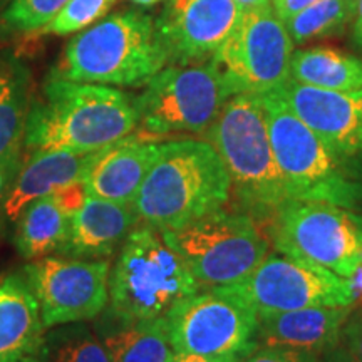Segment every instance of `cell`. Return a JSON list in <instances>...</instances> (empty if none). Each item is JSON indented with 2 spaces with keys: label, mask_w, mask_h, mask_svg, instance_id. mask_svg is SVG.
Listing matches in <instances>:
<instances>
[{
  "label": "cell",
  "mask_w": 362,
  "mask_h": 362,
  "mask_svg": "<svg viewBox=\"0 0 362 362\" xmlns=\"http://www.w3.org/2000/svg\"><path fill=\"white\" fill-rule=\"evenodd\" d=\"M205 136L232 180L233 208L267 228L292 198L272 149L259 94L230 98Z\"/></svg>",
  "instance_id": "7a4b0ae2"
},
{
  "label": "cell",
  "mask_w": 362,
  "mask_h": 362,
  "mask_svg": "<svg viewBox=\"0 0 362 362\" xmlns=\"http://www.w3.org/2000/svg\"><path fill=\"white\" fill-rule=\"evenodd\" d=\"M13 235L17 252L24 259L37 260L57 253L67 233L69 215L59 205L54 194L30 202L17 216Z\"/></svg>",
  "instance_id": "7402d4cb"
},
{
  "label": "cell",
  "mask_w": 362,
  "mask_h": 362,
  "mask_svg": "<svg viewBox=\"0 0 362 362\" xmlns=\"http://www.w3.org/2000/svg\"><path fill=\"white\" fill-rule=\"evenodd\" d=\"M344 349L356 362H362V309L354 305L349 319L342 329L341 341Z\"/></svg>",
  "instance_id": "f546056e"
},
{
  "label": "cell",
  "mask_w": 362,
  "mask_h": 362,
  "mask_svg": "<svg viewBox=\"0 0 362 362\" xmlns=\"http://www.w3.org/2000/svg\"><path fill=\"white\" fill-rule=\"evenodd\" d=\"M69 0H12L2 24L19 33H37L57 16Z\"/></svg>",
  "instance_id": "4316f807"
},
{
  "label": "cell",
  "mask_w": 362,
  "mask_h": 362,
  "mask_svg": "<svg viewBox=\"0 0 362 362\" xmlns=\"http://www.w3.org/2000/svg\"><path fill=\"white\" fill-rule=\"evenodd\" d=\"M265 110L272 149L292 200L320 202L362 210V183L339 170L327 148L279 89L259 94Z\"/></svg>",
  "instance_id": "8992f818"
},
{
  "label": "cell",
  "mask_w": 362,
  "mask_h": 362,
  "mask_svg": "<svg viewBox=\"0 0 362 362\" xmlns=\"http://www.w3.org/2000/svg\"><path fill=\"white\" fill-rule=\"evenodd\" d=\"M347 280H349L352 296H354V305L362 309V264L352 272Z\"/></svg>",
  "instance_id": "836d02e7"
},
{
  "label": "cell",
  "mask_w": 362,
  "mask_h": 362,
  "mask_svg": "<svg viewBox=\"0 0 362 362\" xmlns=\"http://www.w3.org/2000/svg\"><path fill=\"white\" fill-rule=\"evenodd\" d=\"M168 66L156 21L139 11L112 13L66 45L62 78L103 86H143Z\"/></svg>",
  "instance_id": "277c9868"
},
{
  "label": "cell",
  "mask_w": 362,
  "mask_h": 362,
  "mask_svg": "<svg viewBox=\"0 0 362 362\" xmlns=\"http://www.w3.org/2000/svg\"><path fill=\"white\" fill-rule=\"evenodd\" d=\"M134 4H138V6H143V7H149V6H155V4L161 2V0H133Z\"/></svg>",
  "instance_id": "74e56055"
},
{
  "label": "cell",
  "mask_w": 362,
  "mask_h": 362,
  "mask_svg": "<svg viewBox=\"0 0 362 362\" xmlns=\"http://www.w3.org/2000/svg\"><path fill=\"white\" fill-rule=\"evenodd\" d=\"M317 0H272V7L284 22L296 16Z\"/></svg>",
  "instance_id": "1f68e13d"
},
{
  "label": "cell",
  "mask_w": 362,
  "mask_h": 362,
  "mask_svg": "<svg viewBox=\"0 0 362 362\" xmlns=\"http://www.w3.org/2000/svg\"><path fill=\"white\" fill-rule=\"evenodd\" d=\"M279 90L319 136L339 170L362 183V89L342 93L288 79Z\"/></svg>",
  "instance_id": "5bb4252c"
},
{
  "label": "cell",
  "mask_w": 362,
  "mask_h": 362,
  "mask_svg": "<svg viewBox=\"0 0 362 362\" xmlns=\"http://www.w3.org/2000/svg\"><path fill=\"white\" fill-rule=\"evenodd\" d=\"M134 98L103 84L59 76L45 81L30 103L25 146L33 151L96 153L138 128Z\"/></svg>",
  "instance_id": "6da1fadb"
},
{
  "label": "cell",
  "mask_w": 362,
  "mask_h": 362,
  "mask_svg": "<svg viewBox=\"0 0 362 362\" xmlns=\"http://www.w3.org/2000/svg\"><path fill=\"white\" fill-rule=\"evenodd\" d=\"M356 21H354V40L362 51V0H356Z\"/></svg>",
  "instance_id": "8d00e7d4"
},
{
  "label": "cell",
  "mask_w": 362,
  "mask_h": 362,
  "mask_svg": "<svg viewBox=\"0 0 362 362\" xmlns=\"http://www.w3.org/2000/svg\"><path fill=\"white\" fill-rule=\"evenodd\" d=\"M198 291L200 284L161 230L139 221L111 267L106 317L117 322L158 319Z\"/></svg>",
  "instance_id": "5b68a950"
},
{
  "label": "cell",
  "mask_w": 362,
  "mask_h": 362,
  "mask_svg": "<svg viewBox=\"0 0 362 362\" xmlns=\"http://www.w3.org/2000/svg\"><path fill=\"white\" fill-rule=\"evenodd\" d=\"M106 330L98 329L111 362H175L165 317L136 322L110 319Z\"/></svg>",
  "instance_id": "44dd1931"
},
{
  "label": "cell",
  "mask_w": 362,
  "mask_h": 362,
  "mask_svg": "<svg viewBox=\"0 0 362 362\" xmlns=\"http://www.w3.org/2000/svg\"><path fill=\"white\" fill-rule=\"evenodd\" d=\"M158 153L160 144L143 139L141 133L101 149L83 180L86 194L133 205Z\"/></svg>",
  "instance_id": "e0dca14e"
},
{
  "label": "cell",
  "mask_w": 362,
  "mask_h": 362,
  "mask_svg": "<svg viewBox=\"0 0 362 362\" xmlns=\"http://www.w3.org/2000/svg\"><path fill=\"white\" fill-rule=\"evenodd\" d=\"M98 151L84 155L71 151H33L8 188L4 203L6 215L17 220L30 202L83 181Z\"/></svg>",
  "instance_id": "ffe728a7"
},
{
  "label": "cell",
  "mask_w": 362,
  "mask_h": 362,
  "mask_svg": "<svg viewBox=\"0 0 362 362\" xmlns=\"http://www.w3.org/2000/svg\"><path fill=\"white\" fill-rule=\"evenodd\" d=\"M293 42L270 4L243 8V16L211 57L233 94H264L291 79Z\"/></svg>",
  "instance_id": "8fae6325"
},
{
  "label": "cell",
  "mask_w": 362,
  "mask_h": 362,
  "mask_svg": "<svg viewBox=\"0 0 362 362\" xmlns=\"http://www.w3.org/2000/svg\"><path fill=\"white\" fill-rule=\"evenodd\" d=\"M21 66H2L0 64V94L6 90L12 81L16 79L17 72H19Z\"/></svg>",
  "instance_id": "d590c367"
},
{
  "label": "cell",
  "mask_w": 362,
  "mask_h": 362,
  "mask_svg": "<svg viewBox=\"0 0 362 362\" xmlns=\"http://www.w3.org/2000/svg\"><path fill=\"white\" fill-rule=\"evenodd\" d=\"M232 200V180L208 141L180 139L160 144L155 165L134 200L139 221L175 230L225 208Z\"/></svg>",
  "instance_id": "3957f363"
},
{
  "label": "cell",
  "mask_w": 362,
  "mask_h": 362,
  "mask_svg": "<svg viewBox=\"0 0 362 362\" xmlns=\"http://www.w3.org/2000/svg\"><path fill=\"white\" fill-rule=\"evenodd\" d=\"M139 223L134 205L86 197L83 206L69 216L67 233L57 255L71 259H111Z\"/></svg>",
  "instance_id": "2e32d148"
},
{
  "label": "cell",
  "mask_w": 362,
  "mask_h": 362,
  "mask_svg": "<svg viewBox=\"0 0 362 362\" xmlns=\"http://www.w3.org/2000/svg\"><path fill=\"white\" fill-rule=\"evenodd\" d=\"M242 16L237 0H170L156 21L168 66L210 62Z\"/></svg>",
  "instance_id": "9a60e30c"
},
{
  "label": "cell",
  "mask_w": 362,
  "mask_h": 362,
  "mask_svg": "<svg viewBox=\"0 0 362 362\" xmlns=\"http://www.w3.org/2000/svg\"><path fill=\"white\" fill-rule=\"evenodd\" d=\"M45 325L24 270L0 274V362H39Z\"/></svg>",
  "instance_id": "ac0fdd59"
},
{
  "label": "cell",
  "mask_w": 362,
  "mask_h": 362,
  "mask_svg": "<svg viewBox=\"0 0 362 362\" xmlns=\"http://www.w3.org/2000/svg\"><path fill=\"white\" fill-rule=\"evenodd\" d=\"M356 16V0H317L285 21L292 42L298 45L341 34Z\"/></svg>",
  "instance_id": "484cf974"
},
{
  "label": "cell",
  "mask_w": 362,
  "mask_h": 362,
  "mask_svg": "<svg viewBox=\"0 0 362 362\" xmlns=\"http://www.w3.org/2000/svg\"><path fill=\"white\" fill-rule=\"evenodd\" d=\"M56 197L59 205L64 208L67 215H72L74 211H78L86 200V189L83 181H78V183L67 185V187L57 189L56 193H52Z\"/></svg>",
  "instance_id": "4dcf8cb0"
},
{
  "label": "cell",
  "mask_w": 362,
  "mask_h": 362,
  "mask_svg": "<svg viewBox=\"0 0 362 362\" xmlns=\"http://www.w3.org/2000/svg\"><path fill=\"white\" fill-rule=\"evenodd\" d=\"M115 4L116 0H69L66 7L37 33L51 35L81 33L84 27L101 19Z\"/></svg>",
  "instance_id": "83f0119b"
},
{
  "label": "cell",
  "mask_w": 362,
  "mask_h": 362,
  "mask_svg": "<svg viewBox=\"0 0 362 362\" xmlns=\"http://www.w3.org/2000/svg\"><path fill=\"white\" fill-rule=\"evenodd\" d=\"M262 232V225L250 215L237 208H220L161 233L200 288H218L245 279L265 259L270 238Z\"/></svg>",
  "instance_id": "52a82bcc"
},
{
  "label": "cell",
  "mask_w": 362,
  "mask_h": 362,
  "mask_svg": "<svg viewBox=\"0 0 362 362\" xmlns=\"http://www.w3.org/2000/svg\"><path fill=\"white\" fill-rule=\"evenodd\" d=\"M291 79L327 90L362 89V61L334 47L300 49L292 54Z\"/></svg>",
  "instance_id": "603a6c76"
},
{
  "label": "cell",
  "mask_w": 362,
  "mask_h": 362,
  "mask_svg": "<svg viewBox=\"0 0 362 362\" xmlns=\"http://www.w3.org/2000/svg\"><path fill=\"white\" fill-rule=\"evenodd\" d=\"M110 260L47 255L24 267L37 298L45 329L88 322L101 315L110 300Z\"/></svg>",
  "instance_id": "4fadbf2b"
},
{
  "label": "cell",
  "mask_w": 362,
  "mask_h": 362,
  "mask_svg": "<svg viewBox=\"0 0 362 362\" xmlns=\"http://www.w3.org/2000/svg\"><path fill=\"white\" fill-rule=\"evenodd\" d=\"M235 96L211 62L166 66L134 98L141 134H205Z\"/></svg>",
  "instance_id": "ba28073f"
},
{
  "label": "cell",
  "mask_w": 362,
  "mask_h": 362,
  "mask_svg": "<svg viewBox=\"0 0 362 362\" xmlns=\"http://www.w3.org/2000/svg\"><path fill=\"white\" fill-rule=\"evenodd\" d=\"M354 305L307 307L259 315L260 346H282L322 354L341 341Z\"/></svg>",
  "instance_id": "d6986e66"
},
{
  "label": "cell",
  "mask_w": 362,
  "mask_h": 362,
  "mask_svg": "<svg viewBox=\"0 0 362 362\" xmlns=\"http://www.w3.org/2000/svg\"><path fill=\"white\" fill-rule=\"evenodd\" d=\"M30 103L29 76L21 67L12 84L0 94V171L11 183L21 170Z\"/></svg>",
  "instance_id": "cb8c5ba5"
},
{
  "label": "cell",
  "mask_w": 362,
  "mask_h": 362,
  "mask_svg": "<svg viewBox=\"0 0 362 362\" xmlns=\"http://www.w3.org/2000/svg\"><path fill=\"white\" fill-rule=\"evenodd\" d=\"M218 288L245 302L257 314L354 305L349 280L277 250L267 253L245 279Z\"/></svg>",
  "instance_id": "7c38bea8"
},
{
  "label": "cell",
  "mask_w": 362,
  "mask_h": 362,
  "mask_svg": "<svg viewBox=\"0 0 362 362\" xmlns=\"http://www.w3.org/2000/svg\"><path fill=\"white\" fill-rule=\"evenodd\" d=\"M320 359H322V362H356L349 356V352L344 349L341 342H339L337 346L330 347L329 351L322 352V354H320Z\"/></svg>",
  "instance_id": "d6a6232c"
},
{
  "label": "cell",
  "mask_w": 362,
  "mask_h": 362,
  "mask_svg": "<svg viewBox=\"0 0 362 362\" xmlns=\"http://www.w3.org/2000/svg\"><path fill=\"white\" fill-rule=\"evenodd\" d=\"M4 183H6V178H4L2 171H0V189H2V187H4Z\"/></svg>",
  "instance_id": "f35d334b"
},
{
  "label": "cell",
  "mask_w": 362,
  "mask_h": 362,
  "mask_svg": "<svg viewBox=\"0 0 362 362\" xmlns=\"http://www.w3.org/2000/svg\"><path fill=\"white\" fill-rule=\"evenodd\" d=\"M165 319L176 354L245 359L260 347L257 312L221 288L183 298Z\"/></svg>",
  "instance_id": "30bf717a"
},
{
  "label": "cell",
  "mask_w": 362,
  "mask_h": 362,
  "mask_svg": "<svg viewBox=\"0 0 362 362\" xmlns=\"http://www.w3.org/2000/svg\"><path fill=\"white\" fill-rule=\"evenodd\" d=\"M39 362H111L98 330L86 322L47 329Z\"/></svg>",
  "instance_id": "d4e9b609"
},
{
  "label": "cell",
  "mask_w": 362,
  "mask_h": 362,
  "mask_svg": "<svg viewBox=\"0 0 362 362\" xmlns=\"http://www.w3.org/2000/svg\"><path fill=\"white\" fill-rule=\"evenodd\" d=\"M238 357H205L192 354H176L175 362H242Z\"/></svg>",
  "instance_id": "e575fe53"
},
{
  "label": "cell",
  "mask_w": 362,
  "mask_h": 362,
  "mask_svg": "<svg viewBox=\"0 0 362 362\" xmlns=\"http://www.w3.org/2000/svg\"><path fill=\"white\" fill-rule=\"evenodd\" d=\"M242 362H322L319 354L282 346H260Z\"/></svg>",
  "instance_id": "f1b7e54d"
},
{
  "label": "cell",
  "mask_w": 362,
  "mask_h": 362,
  "mask_svg": "<svg viewBox=\"0 0 362 362\" xmlns=\"http://www.w3.org/2000/svg\"><path fill=\"white\" fill-rule=\"evenodd\" d=\"M267 230L277 252L324 267L339 277L347 279L362 264V216L354 210L291 200Z\"/></svg>",
  "instance_id": "9c48e42d"
}]
</instances>
